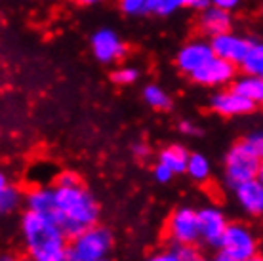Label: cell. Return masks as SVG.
I'll return each instance as SVG.
<instances>
[{"mask_svg":"<svg viewBox=\"0 0 263 261\" xmlns=\"http://www.w3.org/2000/svg\"><path fill=\"white\" fill-rule=\"evenodd\" d=\"M143 98L153 109H170L172 105L168 94L162 88H158V86H147L143 91Z\"/></svg>","mask_w":263,"mask_h":261,"instance_id":"22","label":"cell"},{"mask_svg":"<svg viewBox=\"0 0 263 261\" xmlns=\"http://www.w3.org/2000/svg\"><path fill=\"white\" fill-rule=\"evenodd\" d=\"M219 248L229 252L238 261H250L257 255V240L250 229L242 223H229Z\"/></svg>","mask_w":263,"mask_h":261,"instance_id":"5","label":"cell"},{"mask_svg":"<svg viewBox=\"0 0 263 261\" xmlns=\"http://www.w3.org/2000/svg\"><path fill=\"white\" fill-rule=\"evenodd\" d=\"M153 176H155V179H157L158 183H168L174 177V170H170L166 164L158 162L157 166H155V170H153Z\"/></svg>","mask_w":263,"mask_h":261,"instance_id":"27","label":"cell"},{"mask_svg":"<svg viewBox=\"0 0 263 261\" xmlns=\"http://www.w3.org/2000/svg\"><path fill=\"white\" fill-rule=\"evenodd\" d=\"M187 174L195 181L204 183L210 177V162H208V158L200 155V153H193L191 157H189V164H187Z\"/></svg>","mask_w":263,"mask_h":261,"instance_id":"19","label":"cell"},{"mask_svg":"<svg viewBox=\"0 0 263 261\" xmlns=\"http://www.w3.org/2000/svg\"><path fill=\"white\" fill-rule=\"evenodd\" d=\"M214 55L216 53H214L212 44L208 46L204 44V42H191V44H187L185 48H181V52L178 53V65L183 72L193 74L206 61H210Z\"/></svg>","mask_w":263,"mask_h":261,"instance_id":"13","label":"cell"},{"mask_svg":"<svg viewBox=\"0 0 263 261\" xmlns=\"http://www.w3.org/2000/svg\"><path fill=\"white\" fill-rule=\"evenodd\" d=\"M98 261H107V259H98Z\"/></svg>","mask_w":263,"mask_h":261,"instance_id":"41","label":"cell"},{"mask_svg":"<svg viewBox=\"0 0 263 261\" xmlns=\"http://www.w3.org/2000/svg\"><path fill=\"white\" fill-rule=\"evenodd\" d=\"M252 42L244 39H238L235 34L223 33V34H217L212 40V48H214V53L217 58H223L231 63H240L242 65L244 58L246 53L250 50Z\"/></svg>","mask_w":263,"mask_h":261,"instance_id":"9","label":"cell"},{"mask_svg":"<svg viewBox=\"0 0 263 261\" xmlns=\"http://www.w3.org/2000/svg\"><path fill=\"white\" fill-rule=\"evenodd\" d=\"M65 261H80V257L74 252H72V248L69 246V250H67V255H65Z\"/></svg>","mask_w":263,"mask_h":261,"instance_id":"34","label":"cell"},{"mask_svg":"<svg viewBox=\"0 0 263 261\" xmlns=\"http://www.w3.org/2000/svg\"><path fill=\"white\" fill-rule=\"evenodd\" d=\"M214 261H238V259H237V257H233V255H231L229 252H225V250L219 248V252L216 254Z\"/></svg>","mask_w":263,"mask_h":261,"instance_id":"33","label":"cell"},{"mask_svg":"<svg viewBox=\"0 0 263 261\" xmlns=\"http://www.w3.org/2000/svg\"><path fill=\"white\" fill-rule=\"evenodd\" d=\"M214 6L217 8H223V10H231V8H235L240 2V0H210Z\"/></svg>","mask_w":263,"mask_h":261,"instance_id":"32","label":"cell"},{"mask_svg":"<svg viewBox=\"0 0 263 261\" xmlns=\"http://www.w3.org/2000/svg\"><path fill=\"white\" fill-rule=\"evenodd\" d=\"M80 4H96V2H99V0H79Z\"/></svg>","mask_w":263,"mask_h":261,"instance_id":"36","label":"cell"},{"mask_svg":"<svg viewBox=\"0 0 263 261\" xmlns=\"http://www.w3.org/2000/svg\"><path fill=\"white\" fill-rule=\"evenodd\" d=\"M15 261H36L33 257V255H25V257H20V259H15Z\"/></svg>","mask_w":263,"mask_h":261,"instance_id":"35","label":"cell"},{"mask_svg":"<svg viewBox=\"0 0 263 261\" xmlns=\"http://www.w3.org/2000/svg\"><path fill=\"white\" fill-rule=\"evenodd\" d=\"M198 219H200V238L210 246H219L225 231L229 227L223 212L208 206V208L198 210Z\"/></svg>","mask_w":263,"mask_h":261,"instance_id":"8","label":"cell"},{"mask_svg":"<svg viewBox=\"0 0 263 261\" xmlns=\"http://www.w3.org/2000/svg\"><path fill=\"white\" fill-rule=\"evenodd\" d=\"M238 204L250 216H263V183L259 179H250L235 187Z\"/></svg>","mask_w":263,"mask_h":261,"instance_id":"12","label":"cell"},{"mask_svg":"<svg viewBox=\"0 0 263 261\" xmlns=\"http://www.w3.org/2000/svg\"><path fill=\"white\" fill-rule=\"evenodd\" d=\"M92 48H93L96 58H98L99 61H103V63H111L115 59L124 58V53H126V48H124V44L120 42L119 36L112 33V31H107V29L98 31V33L93 34Z\"/></svg>","mask_w":263,"mask_h":261,"instance_id":"11","label":"cell"},{"mask_svg":"<svg viewBox=\"0 0 263 261\" xmlns=\"http://www.w3.org/2000/svg\"><path fill=\"white\" fill-rule=\"evenodd\" d=\"M174 250H176V254L183 261H193L195 257H198V252H197V248H195V244H176Z\"/></svg>","mask_w":263,"mask_h":261,"instance_id":"26","label":"cell"},{"mask_svg":"<svg viewBox=\"0 0 263 261\" xmlns=\"http://www.w3.org/2000/svg\"><path fill=\"white\" fill-rule=\"evenodd\" d=\"M58 204V225L69 238H77L86 229L98 225L99 204L82 185L79 187H53Z\"/></svg>","mask_w":263,"mask_h":261,"instance_id":"2","label":"cell"},{"mask_svg":"<svg viewBox=\"0 0 263 261\" xmlns=\"http://www.w3.org/2000/svg\"><path fill=\"white\" fill-rule=\"evenodd\" d=\"M189 153L181 147V145H170L166 147L160 155H158V162L166 164L174 174H183L187 172V164H189Z\"/></svg>","mask_w":263,"mask_h":261,"instance_id":"16","label":"cell"},{"mask_svg":"<svg viewBox=\"0 0 263 261\" xmlns=\"http://www.w3.org/2000/svg\"><path fill=\"white\" fill-rule=\"evenodd\" d=\"M82 185L80 176L74 172H61L60 176L55 177V187H79Z\"/></svg>","mask_w":263,"mask_h":261,"instance_id":"24","label":"cell"},{"mask_svg":"<svg viewBox=\"0 0 263 261\" xmlns=\"http://www.w3.org/2000/svg\"><path fill=\"white\" fill-rule=\"evenodd\" d=\"M168 235L176 244H195L200 238V219L193 208H179L168 219Z\"/></svg>","mask_w":263,"mask_h":261,"instance_id":"6","label":"cell"},{"mask_svg":"<svg viewBox=\"0 0 263 261\" xmlns=\"http://www.w3.org/2000/svg\"><path fill=\"white\" fill-rule=\"evenodd\" d=\"M193 261H208V259H204V257H200V255H198V257H195Z\"/></svg>","mask_w":263,"mask_h":261,"instance_id":"40","label":"cell"},{"mask_svg":"<svg viewBox=\"0 0 263 261\" xmlns=\"http://www.w3.org/2000/svg\"><path fill=\"white\" fill-rule=\"evenodd\" d=\"M202 17H200V29H202L206 34H223L229 31V25H231V17L227 10L223 8H206L202 10Z\"/></svg>","mask_w":263,"mask_h":261,"instance_id":"15","label":"cell"},{"mask_svg":"<svg viewBox=\"0 0 263 261\" xmlns=\"http://www.w3.org/2000/svg\"><path fill=\"white\" fill-rule=\"evenodd\" d=\"M250 261H263V257H261V255H256V257H252Z\"/></svg>","mask_w":263,"mask_h":261,"instance_id":"39","label":"cell"},{"mask_svg":"<svg viewBox=\"0 0 263 261\" xmlns=\"http://www.w3.org/2000/svg\"><path fill=\"white\" fill-rule=\"evenodd\" d=\"M145 261H183L176 254V250H166V252H158V254L147 257Z\"/></svg>","mask_w":263,"mask_h":261,"instance_id":"29","label":"cell"},{"mask_svg":"<svg viewBox=\"0 0 263 261\" xmlns=\"http://www.w3.org/2000/svg\"><path fill=\"white\" fill-rule=\"evenodd\" d=\"M179 130H181V134H189V136H198L200 134V130H198L197 126L193 124V122H187V120L179 122Z\"/></svg>","mask_w":263,"mask_h":261,"instance_id":"30","label":"cell"},{"mask_svg":"<svg viewBox=\"0 0 263 261\" xmlns=\"http://www.w3.org/2000/svg\"><path fill=\"white\" fill-rule=\"evenodd\" d=\"M244 141L250 145L252 149L263 158V130H257V132H254V134H250Z\"/></svg>","mask_w":263,"mask_h":261,"instance_id":"28","label":"cell"},{"mask_svg":"<svg viewBox=\"0 0 263 261\" xmlns=\"http://www.w3.org/2000/svg\"><path fill=\"white\" fill-rule=\"evenodd\" d=\"M25 202L27 210L36 212L40 216L58 223V204H55V191L53 189H50V187H36V189L29 191Z\"/></svg>","mask_w":263,"mask_h":261,"instance_id":"14","label":"cell"},{"mask_svg":"<svg viewBox=\"0 0 263 261\" xmlns=\"http://www.w3.org/2000/svg\"><path fill=\"white\" fill-rule=\"evenodd\" d=\"M112 235L111 231L101 225L86 229L77 238H72L71 248L79 255L80 261H98L105 259V255L111 252Z\"/></svg>","mask_w":263,"mask_h":261,"instance_id":"4","label":"cell"},{"mask_svg":"<svg viewBox=\"0 0 263 261\" xmlns=\"http://www.w3.org/2000/svg\"><path fill=\"white\" fill-rule=\"evenodd\" d=\"M257 179L263 183V160H261V168H259V176H257Z\"/></svg>","mask_w":263,"mask_h":261,"instance_id":"37","label":"cell"},{"mask_svg":"<svg viewBox=\"0 0 263 261\" xmlns=\"http://www.w3.org/2000/svg\"><path fill=\"white\" fill-rule=\"evenodd\" d=\"M132 151H134V155H136L138 158L149 157V153H151V151H149V147H147L145 143H136L134 147H132Z\"/></svg>","mask_w":263,"mask_h":261,"instance_id":"31","label":"cell"},{"mask_svg":"<svg viewBox=\"0 0 263 261\" xmlns=\"http://www.w3.org/2000/svg\"><path fill=\"white\" fill-rule=\"evenodd\" d=\"M21 204V193L20 189L8 183L6 176H0V212L10 214Z\"/></svg>","mask_w":263,"mask_h":261,"instance_id":"18","label":"cell"},{"mask_svg":"<svg viewBox=\"0 0 263 261\" xmlns=\"http://www.w3.org/2000/svg\"><path fill=\"white\" fill-rule=\"evenodd\" d=\"M233 90L238 91L240 96L248 98L254 103H263V77H244V79L237 80Z\"/></svg>","mask_w":263,"mask_h":261,"instance_id":"17","label":"cell"},{"mask_svg":"<svg viewBox=\"0 0 263 261\" xmlns=\"http://www.w3.org/2000/svg\"><path fill=\"white\" fill-rule=\"evenodd\" d=\"M136 79H138V71L132 67H124V69L112 72V82H117V84H132Z\"/></svg>","mask_w":263,"mask_h":261,"instance_id":"23","label":"cell"},{"mask_svg":"<svg viewBox=\"0 0 263 261\" xmlns=\"http://www.w3.org/2000/svg\"><path fill=\"white\" fill-rule=\"evenodd\" d=\"M21 235L27 254L36 261H65L69 236L55 221L27 210L21 217Z\"/></svg>","mask_w":263,"mask_h":261,"instance_id":"1","label":"cell"},{"mask_svg":"<svg viewBox=\"0 0 263 261\" xmlns=\"http://www.w3.org/2000/svg\"><path fill=\"white\" fill-rule=\"evenodd\" d=\"M183 6H195V0H149L147 12H153L157 15H168L174 10Z\"/></svg>","mask_w":263,"mask_h":261,"instance_id":"21","label":"cell"},{"mask_svg":"<svg viewBox=\"0 0 263 261\" xmlns=\"http://www.w3.org/2000/svg\"><path fill=\"white\" fill-rule=\"evenodd\" d=\"M242 69L248 74L263 77V44H252L242 61Z\"/></svg>","mask_w":263,"mask_h":261,"instance_id":"20","label":"cell"},{"mask_svg":"<svg viewBox=\"0 0 263 261\" xmlns=\"http://www.w3.org/2000/svg\"><path fill=\"white\" fill-rule=\"evenodd\" d=\"M147 2L149 0H120V8H122V12L130 13H143L147 12Z\"/></svg>","mask_w":263,"mask_h":261,"instance_id":"25","label":"cell"},{"mask_svg":"<svg viewBox=\"0 0 263 261\" xmlns=\"http://www.w3.org/2000/svg\"><path fill=\"white\" fill-rule=\"evenodd\" d=\"M263 158L252 149L246 141L233 145L225 157V179L235 189L244 181L256 179L259 176Z\"/></svg>","mask_w":263,"mask_h":261,"instance_id":"3","label":"cell"},{"mask_svg":"<svg viewBox=\"0 0 263 261\" xmlns=\"http://www.w3.org/2000/svg\"><path fill=\"white\" fill-rule=\"evenodd\" d=\"M0 261H15V259H13V257H10V255H2V257H0Z\"/></svg>","mask_w":263,"mask_h":261,"instance_id":"38","label":"cell"},{"mask_svg":"<svg viewBox=\"0 0 263 261\" xmlns=\"http://www.w3.org/2000/svg\"><path fill=\"white\" fill-rule=\"evenodd\" d=\"M256 103L250 101L248 98L240 96L238 91L229 90V91H221V94H216L212 98V109L223 117H238V115H248V113L254 111Z\"/></svg>","mask_w":263,"mask_h":261,"instance_id":"10","label":"cell"},{"mask_svg":"<svg viewBox=\"0 0 263 261\" xmlns=\"http://www.w3.org/2000/svg\"><path fill=\"white\" fill-rule=\"evenodd\" d=\"M191 77L197 80L198 84H204V86L223 84V82H229L235 77V63L214 55L210 61H206L200 69H197V71L193 72Z\"/></svg>","mask_w":263,"mask_h":261,"instance_id":"7","label":"cell"}]
</instances>
